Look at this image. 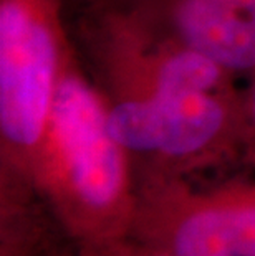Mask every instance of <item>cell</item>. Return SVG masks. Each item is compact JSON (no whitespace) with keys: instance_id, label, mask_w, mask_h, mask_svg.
I'll list each match as a JSON object with an SVG mask.
<instances>
[{"instance_id":"1","label":"cell","mask_w":255,"mask_h":256,"mask_svg":"<svg viewBox=\"0 0 255 256\" xmlns=\"http://www.w3.org/2000/svg\"><path fill=\"white\" fill-rule=\"evenodd\" d=\"M75 46L105 98L113 134L148 167L144 176L181 177L245 144L243 91L214 60L101 0L83 5Z\"/></svg>"},{"instance_id":"2","label":"cell","mask_w":255,"mask_h":256,"mask_svg":"<svg viewBox=\"0 0 255 256\" xmlns=\"http://www.w3.org/2000/svg\"><path fill=\"white\" fill-rule=\"evenodd\" d=\"M133 166L75 46L32 170V192L40 194L73 235L110 244L131 232L136 216Z\"/></svg>"},{"instance_id":"3","label":"cell","mask_w":255,"mask_h":256,"mask_svg":"<svg viewBox=\"0 0 255 256\" xmlns=\"http://www.w3.org/2000/svg\"><path fill=\"white\" fill-rule=\"evenodd\" d=\"M65 0H0V147L7 194L32 192L57 90L75 43Z\"/></svg>"},{"instance_id":"4","label":"cell","mask_w":255,"mask_h":256,"mask_svg":"<svg viewBox=\"0 0 255 256\" xmlns=\"http://www.w3.org/2000/svg\"><path fill=\"white\" fill-rule=\"evenodd\" d=\"M131 230L174 256H255V182L197 190L181 177L144 176Z\"/></svg>"},{"instance_id":"5","label":"cell","mask_w":255,"mask_h":256,"mask_svg":"<svg viewBox=\"0 0 255 256\" xmlns=\"http://www.w3.org/2000/svg\"><path fill=\"white\" fill-rule=\"evenodd\" d=\"M101 2L149 32L214 60L232 74H255V0Z\"/></svg>"},{"instance_id":"6","label":"cell","mask_w":255,"mask_h":256,"mask_svg":"<svg viewBox=\"0 0 255 256\" xmlns=\"http://www.w3.org/2000/svg\"><path fill=\"white\" fill-rule=\"evenodd\" d=\"M245 104V144L255 150V74L250 78V84L243 91Z\"/></svg>"},{"instance_id":"7","label":"cell","mask_w":255,"mask_h":256,"mask_svg":"<svg viewBox=\"0 0 255 256\" xmlns=\"http://www.w3.org/2000/svg\"><path fill=\"white\" fill-rule=\"evenodd\" d=\"M149 252H144V253H134L131 256H174V254H171V253H167V252H162V250H157V248H153V246H148Z\"/></svg>"},{"instance_id":"8","label":"cell","mask_w":255,"mask_h":256,"mask_svg":"<svg viewBox=\"0 0 255 256\" xmlns=\"http://www.w3.org/2000/svg\"><path fill=\"white\" fill-rule=\"evenodd\" d=\"M78 2H81V4H90V2H95V0H78Z\"/></svg>"}]
</instances>
